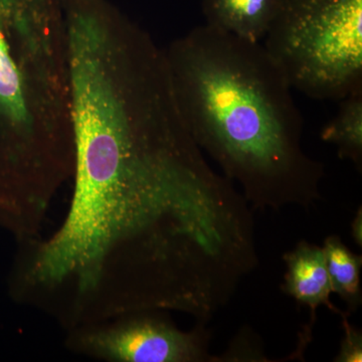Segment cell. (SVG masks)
I'll return each mask as SVG.
<instances>
[{
  "label": "cell",
  "instance_id": "8",
  "mask_svg": "<svg viewBox=\"0 0 362 362\" xmlns=\"http://www.w3.org/2000/svg\"><path fill=\"white\" fill-rule=\"evenodd\" d=\"M322 249L332 293L346 304L349 314L354 313L362 303V257L354 254L335 235L326 238Z\"/></svg>",
  "mask_w": 362,
  "mask_h": 362
},
{
  "label": "cell",
  "instance_id": "9",
  "mask_svg": "<svg viewBox=\"0 0 362 362\" xmlns=\"http://www.w3.org/2000/svg\"><path fill=\"white\" fill-rule=\"evenodd\" d=\"M337 115L321 130L324 142L335 145L338 157L362 171V90L340 100Z\"/></svg>",
  "mask_w": 362,
  "mask_h": 362
},
{
  "label": "cell",
  "instance_id": "1",
  "mask_svg": "<svg viewBox=\"0 0 362 362\" xmlns=\"http://www.w3.org/2000/svg\"><path fill=\"white\" fill-rule=\"evenodd\" d=\"M66 20L75 185L30 283L82 303L106 277L152 284L244 251L252 207L190 135L164 49L110 0Z\"/></svg>",
  "mask_w": 362,
  "mask_h": 362
},
{
  "label": "cell",
  "instance_id": "3",
  "mask_svg": "<svg viewBox=\"0 0 362 362\" xmlns=\"http://www.w3.org/2000/svg\"><path fill=\"white\" fill-rule=\"evenodd\" d=\"M73 162L65 0H0V178L52 197Z\"/></svg>",
  "mask_w": 362,
  "mask_h": 362
},
{
  "label": "cell",
  "instance_id": "11",
  "mask_svg": "<svg viewBox=\"0 0 362 362\" xmlns=\"http://www.w3.org/2000/svg\"><path fill=\"white\" fill-rule=\"evenodd\" d=\"M351 237L354 243L359 247H362V206H359L358 211L351 223Z\"/></svg>",
  "mask_w": 362,
  "mask_h": 362
},
{
  "label": "cell",
  "instance_id": "6",
  "mask_svg": "<svg viewBox=\"0 0 362 362\" xmlns=\"http://www.w3.org/2000/svg\"><path fill=\"white\" fill-rule=\"evenodd\" d=\"M283 259L286 273L281 289L298 303L308 307L311 313L310 321L300 337L296 352L293 354L294 357L301 356L311 340L317 309L325 306L338 315H341L343 311L331 303L332 289L322 247L301 240L292 251L285 252Z\"/></svg>",
  "mask_w": 362,
  "mask_h": 362
},
{
  "label": "cell",
  "instance_id": "4",
  "mask_svg": "<svg viewBox=\"0 0 362 362\" xmlns=\"http://www.w3.org/2000/svg\"><path fill=\"white\" fill-rule=\"evenodd\" d=\"M264 42L293 90L311 99L362 90V0H280Z\"/></svg>",
  "mask_w": 362,
  "mask_h": 362
},
{
  "label": "cell",
  "instance_id": "2",
  "mask_svg": "<svg viewBox=\"0 0 362 362\" xmlns=\"http://www.w3.org/2000/svg\"><path fill=\"white\" fill-rule=\"evenodd\" d=\"M164 52L190 135L252 209L320 201L324 164L305 152L293 88L262 42L204 23Z\"/></svg>",
  "mask_w": 362,
  "mask_h": 362
},
{
  "label": "cell",
  "instance_id": "10",
  "mask_svg": "<svg viewBox=\"0 0 362 362\" xmlns=\"http://www.w3.org/2000/svg\"><path fill=\"white\" fill-rule=\"evenodd\" d=\"M349 312H342L341 317L344 337L340 343L339 352L334 357L335 362H361L362 361V334L361 331L350 324Z\"/></svg>",
  "mask_w": 362,
  "mask_h": 362
},
{
  "label": "cell",
  "instance_id": "7",
  "mask_svg": "<svg viewBox=\"0 0 362 362\" xmlns=\"http://www.w3.org/2000/svg\"><path fill=\"white\" fill-rule=\"evenodd\" d=\"M280 0H202L206 25L252 42H261Z\"/></svg>",
  "mask_w": 362,
  "mask_h": 362
},
{
  "label": "cell",
  "instance_id": "5",
  "mask_svg": "<svg viewBox=\"0 0 362 362\" xmlns=\"http://www.w3.org/2000/svg\"><path fill=\"white\" fill-rule=\"evenodd\" d=\"M150 311L134 312L109 326L78 335V349L118 362H216L209 354L211 333L206 324L189 332Z\"/></svg>",
  "mask_w": 362,
  "mask_h": 362
}]
</instances>
